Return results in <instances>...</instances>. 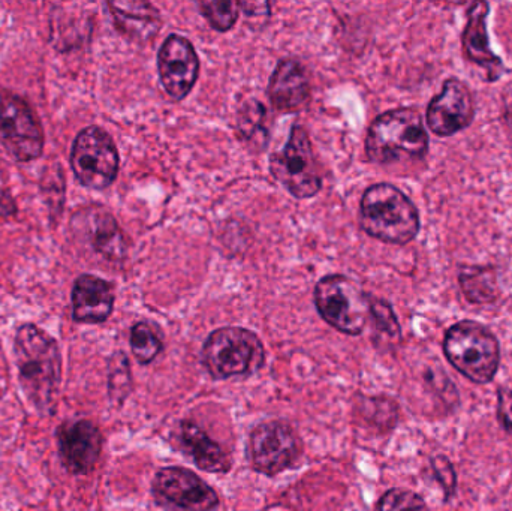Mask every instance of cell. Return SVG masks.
<instances>
[{
  "mask_svg": "<svg viewBox=\"0 0 512 511\" xmlns=\"http://www.w3.org/2000/svg\"><path fill=\"white\" fill-rule=\"evenodd\" d=\"M152 495L167 511H215L221 504L209 483L183 467L161 468L153 477Z\"/></svg>",
  "mask_w": 512,
  "mask_h": 511,
  "instance_id": "obj_9",
  "label": "cell"
},
{
  "mask_svg": "<svg viewBox=\"0 0 512 511\" xmlns=\"http://www.w3.org/2000/svg\"><path fill=\"white\" fill-rule=\"evenodd\" d=\"M71 167L86 188H108L119 173V152L113 138L98 126L83 129L72 146Z\"/></svg>",
  "mask_w": 512,
  "mask_h": 511,
  "instance_id": "obj_8",
  "label": "cell"
},
{
  "mask_svg": "<svg viewBox=\"0 0 512 511\" xmlns=\"http://www.w3.org/2000/svg\"><path fill=\"white\" fill-rule=\"evenodd\" d=\"M59 456L66 470L86 476L95 470L102 452V435L89 420L63 423L57 431Z\"/></svg>",
  "mask_w": 512,
  "mask_h": 511,
  "instance_id": "obj_14",
  "label": "cell"
},
{
  "mask_svg": "<svg viewBox=\"0 0 512 511\" xmlns=\"http://www.w3.org/2000/svg\"><path fill=\"white\" fill-rule=\"evenodd\" d=\"M460 287L471 303L486 305L499 297L498 276L490 266H465L459 273Z\"/></svg>",
  "mask_w": 512,
  "mask_h": 511,
  "instance_id": "obj_21",
  "label": "cell"
},
{
  "mask_svg": "<svg viewBox=\"0 0 512 511\" xmlns=\"http://www.w3.org/2000/svg\"><path fill=\"white\" fill-rule=\"evenodd\" d=\"M301 455L297 432L283 420L259 423L251 432L248 459L256 473L274 477L291 468Z\"/></svg>",
  "mask_w": 512,
  "mask_h": 511,
  "instance_id": "obj_10",
  "label": "cell"
},
{
  "mask_svg": "<svg viewBox=\"0 0 512 511\" xmlns=\"http://www.w3.org/2000/svg\"><path fill=\"white\" fill-rule=\"evenodd\" d=\"M201 14L209 21L213 29L219 32H227L239 20L240 3L231 0L221 2H200L198 3Z\"/></svg>",
  "mask_w": 512,
  "mask_h": 511,
  "instance_id": "obj_23",
  "label": "cell"
},
{
  "mask_svg": "<svg viewBox=\"0 0 512 511\" xmlns=\"http://www.w3.org/2000/svg\"><path fill=\"white\" fill-rule=\"evenodd\" d=\"M498 420L512 434V389L502 387L498 392Z\"/></svg>",
  "mask_w": 512,
  "mask_h": 511,
  "instance_id": "obj_29",
  "label": "cell"
},
{
  "mask_svg": "<svg viewBox=\"0 0 512 511\" xmlns=\"http://www.w3.org/2000/svg\"><path fill=\"white\" fill-rule=\"evenodd\" d=\"M475 102L471 89L459 78H448L442 92L427 108V125L438 137H451L471 125Z\"/></svg>",
  "mask_w": 512,
  "mask_h": 511,
  "instance_id": "obj_12",
  "label": "cell"
},
{
  "mask_svg": "<svg viewBox=\"0 0 512 511\" xmlns=\"http://www.w3.org/2000/svg\"><path fill=\"white\" fill-rule=\"evenodd\" d=\"M432 467L436 480L444 489L445 497L450 500L456 494L457 486L456 471H454L453 464L445 456H438V458L432 459Z\"/></svg>",
  "mask_w": 512,
  "mask_h": 511,
  "instance_id": "obj_28",
  "label": "cell"
},
{
  "mask_svg": "<svg viewBox=\"0 0 512 511\" xmlns=\"http://www.w3.org/2000/svg\"><path fill=\"white\" fill-rule=\"evenodd\" d=\"M490 6L487 2L472 3L468 9V24L463 30V53L469 62L475 63L486 71L487 81H498L504 75L505 66L501 57L493 53L487 33V15Z\"/></svg>",
  "mask_w": 512,
  "mask_h": 511,
  "instance_id": "obj_15",
  "label": "cell"
},
{
  "mask_svg": "<svg viewBox=\"0 0 512 511\" xmlns=\"http://www.w3.org/2000/svg\"><path fill=\"white\" fill-rule=\"evenodd\" d=\"M114 308V290L110 282L92 275L75 281L72 290V314L78 323L99 324L108 320Z\"/></svg>",
  "mask_w": 512,
  "mask_h": 511,
  "instance_id": "obj_18",
  "label": "cell"
},
{
  "mask_svg": "<svg viewBox=\"0 0 512 511\" xmlns=\"http://www.w3.org/2000/svg\"><path fill=\"white\" fill-rule=\"evenodd\" d=\"M111 15L116 21L117 29L132 41L147 42L153 39L162 26L158 9L147 2H110Z\"/></svg>",
  "mask_w": 512,
  "mask_h": 511,
  "instance_id": "obj_19",
  "label": "cell"
},
{
  "mask_svg": "<svg viewBox=\"0 0 512 511\" xmlns=\"http://www.w3.org/2000/svg\"><path fill=\"white\" fill-rule=\"evenodd\" d=\"M81 228L86 231L90 246L107 260H122L125 255V239L116 219L101 207L84 210Z\"/></svg>",
  "mask_w": 512,
  "mask_h": 511,
  "instance_id": "obj_20",
  "label": "cell"
},
{
  "mask_svg": "<svg viewBox=\"0 0 512 511\" xmlns=\"http://www.w3.org/2000/svg\"><path fill=\"white\" fill-rule=\"evenodd\" d=\"M370 297L342 275L325 276L316 284L315 305L325 323L349 336L363 333L370 318Z\"/></svg>",
  "mask_w": 512,
  "mask_h": 511,
  "instance_id": "obj_6",
  "label": "cell"
},
{
  "mask_svg": "<svg viewBox=\"0 0 512 511\" xmlns=\"http://www.w3.org/2000/svg\"><path fill=\"white\" fill-rule=\"evenodd\" d=\"M375 511H430L423 497L405 488H393L379 498Z\"/></svg>",
  "mask_w": 512,
  "mask_h": 511,
  "instance_id": "obj_24",
  "label": "cell"
},
{
  "mask_svg": "<svg viewBox=\"0 0 512 511\" xmlns=\"http://www.w3.org/2000/svg\"><path fill=\"white\" fill-rule=\"evenodd\" d=\"M177 441L185 455L201 471L213 474L230 473L233 467L230 455L197 423L191 420L180 422Z\"/></svg>",
  "mask_w": 512,
  "mask_h": 511,
  "instance_id": "obj_17",
  "label": "cell"
},
{
  "mask_svg": "<svg viewBox=\"0 0 512 511\" xmlns=\"http://www.w3.org/2000/svg\"><path fill=\"white\" fill-rule=\"evenodd\" d=\"M370 318L378 332L384 333L391 339H400L399 321L387 302L379 299L370 300Z\"/></svg>",
  "mask_w": 512,
  "mask_h": 511,
  "instance_id": "obj_26",
  "label": "cell"
},
{
  "mask_svg": "<svg viewBox=\"0 0 512 511\" xmlns=\"http://www.w3.org/2000/svg\"><path fill=\"white\" fill-rule=\"evenodd\" d=\"M201 362L213 380L248 378L264 368L265 348L251 330L222 327L204 342Z\"/></svg>",
  "mask_w": 512,
  "mask_h": 511,
  "instance_id": "obj_4",
  "label": "cell"
},
{
  "mask_svg": "<svg viewBox=\"0 0 512 511\" xmlns=\"http://www.w3.org/2000/svg\"><path fill=\"white\" fill-rule=\"evenodd\" d=\"M131 350L140 365H150L164 350L161 333L152 324L141 321L131 330Z\"/></svg>",
  "mask_w": 512,
  "mask_h": 511,
  "instance_id": "obj_22",
  "label": "cell"
},
{
  "mask_svg": "<svg viewBox=\"0 0 512 511\" xmlns=\"http://www.w3.org/2000/svg\"><path fill=\"white\" fill-rule=\"evenodd\" d=\"M15 363L21 389L42 414L53 413L62 383V359L56 341L33 324L18 329L14 342Z\"/></svg>",
  "mask_w": 512,
  "mask_h": 511,
  "instance_id": "obj_1",
  "label": "cell"
},
{
  "mask_svg": "<svg viewBox=\"0 0 512 511\" xmlns=\"http://www.w3.org/2000/svg\"><path fill=\"white\" fill-rule=\"evenodd\" d=\"M448 362L472 383L487 384L498 374L501 347L496 336L477 321H460L445 333Z\"/></svg>",
  "mask_w": 512,
  "mask_h": 511,
  "instance_id": "obj_5",
  "label": "cell"
},
{
  "mask_svg": "<svg viewBox=\"0 0 512 511\" xmlns=\"http://www.w3.org/2000/svg\"><path fill=\"white\" fill-rule=\"evenodd\" d=\"M0 141L17 161H32L44 149V132L32 108L8 95L0 99Z\"/></svg>",
  "mask_w": 512,
  "mask_h": 511,
  "instance_id": "obj_11",
  "label": "cell"
},
{
  "mask_svg": "<svg viewBox=\"0 0 512 511\" xmlns=\"http://www.w3.org/2000/svg\"><path fill=\"white\" fill-rule=\"evenodd\" d=\"M360 215L363 230L385 243L406 245L420 233L417 207L390 183H378L364 192Z\"/></svg>",
  "mask_w": 512,
  "mask_h": 511,
  "instance_id": "obj_3",
  "label": "cell"
},
{
  "mask_svg": "<svg viewBox=\"0 0 512 511\" xmlns=\"http://www.w3.org/2000/svg\"><path fill=\"white\" fill-rule=\"evenodd\" d=\"M271 104L280 113H298L309 105L310 83L301 63L285 59L274 69L268 84Z\"/></svg>",
  "mask_w": 512,
  "mask_h": 511,
  "instance_id": "obj_16",
  "label": "cell"
},
{
  "mask_svg": "<svg viewBox=\"0 0 512 511\" xmlns=\"http://www.w3.org/2000/svg\"><path fill=\"white\" fill-rule=\"evenodd\" d=\"M429 152V135L415 108L385 111L370 125L366 153L375 164L418 161Z\"/></svg>",
  "mask_w": 512,
  "mask_h": 511,
  "instance_id": "obj_2",
  "label": "cell"
},
{
  "mask_svg": "<svg viewBox=\"0 0 512 511\" xmlns=\"http://www.w3.org/2000/svg\"><path fill=\"white\" fill-rule=\"evenodd\" d=\"M158 68L165 92L180 101L191 93L197 83L200 60L188 39L170 35L159 51Z\"/></svg>",
  "mask_w": 512,
  "mask_h": 511,
  "instance_id": "obj_13",
  "label": "cell"
},
{
  "mask_svg": "<svg viewBox=\"0 0 512 511\" xmlns=\"http://www.w3.org/2000/svg\"><path fill=\"white\" fill-rule=\"evenodd\" d=\"M270 171L289 194L300 200L315 197L321 191L318 162L303 126L295 125L285 147L271 155Z\"/></svg>",
  "mask_w": 512,
  "mask_h": 511,
  "instance_id": "obj_7",
  "label": "cell"
},
{
  "mask_svg": "<svg viewBox=\"0 0 512 511\" xmlns=\"http://www.w3.org/2000/svg\"><path fill=\"white\" fill-rule=\"evenodd\" d=\"M132 389L131 369L128 357L117 353L110 366V396L113 401L123 402Z\"/></svg>",
  "mask_w": 512,
  "mask_h": 511,
  "instance_id": "obj_25",
  "label": "cell"
},
{
  "mask_svg": "<svg viewBox=\"0 0 512 511\" xmlns=\"http://www.w3.org/2000/svg\"><path fill=\"white\" fill-rule=\"evenodd\" d=\"M265 108L261 102L251 99L243 105L239 116L240 132L246 140H252L255 135L265 134L264 131Z\"/></svg>",
  "mask_w": 512,
  "mask_h": 511,
  "instance_id": "obj_27",
  "label": "cell"
}]
</instances>
